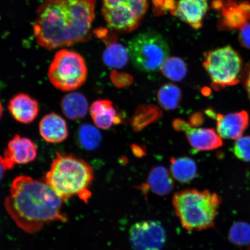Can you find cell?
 <instances>
[{
  "mask_svg": "<svg viewBox=\"0 0 250 250\" xmlns=\"http://www.w3.org/2000/svg\"><path fill=\"white\" fill-rule=\"evenodd\" d=\"M95 0H45L33 26L40 46L54 49L88 38L95 19Z\"/></svg>",
  "mask_w": 250,
  "mask_h": 250,
  "instance_id": "1",
  "label": "cell"
},
{
  "mask_svg": "<svg viewBox=\"0 0 250 250\" xmlns=\"http://www.w3.org/2000/svg\"><path fill=\"white\" fill-rule=\"evenodd\" d=\"M63 202L45 181L20 176L12 181L5 208L19 227L34 233L50 222L66 221L62 212Z\"/></svg>",
  "mask_w": 250,
  "mask_h": 250,
  "instance_id": "2",
  "label": "cell"
},
{
  "mask_svg": "<svg viewBox=\"0 0 250 250\" xmlns=\"http://www.w3.org/2000/svg\"><path fill=\"white\" fill-rule=\"evenodd\" d=\"M93 179V168L86 161L74 155L56 152L44 181L64 202L78 196L87 202Z\"/></svg>",
  "mask_w": 250,
  "mask_h": 250,
  "instance_id": "3",
  "label": "cell"
},
{
  "mask_svg": "<svg viewBox=\"0 0 250 250\" xmlns=\"http://www.w3.org/2000/svg\"><path fill=\"white\" fill-rule=\"evenodd\" d=\"M222 200L209 190L186 189L175 193L172 198L175 214L189 232L214 227Z\"/></svg>",
  "mask_w": 250,
  "mask_h": 250,
  "instance_id": "4",
  "label": "cell"
},
{
  "mask_svg": "<svg viewBox=\"0 0 250 250\" xmlns=\"http://www.w3.org/2000/svg\"><path fill=\"white\" fill-rule=\"evenodd\" d=\"M203 66L213 89L220 90L240 83L243 67L241 56L232 46H226L205 53Z\"/></svg>",
  "mask_w": 250,
  "mask_h": 250,
  "instance_id": "5",
  "label": "cell"
},
{
  "mask_svg": "<svg viewBox=\"0 0 250 250\" xmlns=\"http://www.w3.org/2000/svg\"><path fill=\"white\" fill-rule=\"evenodd\" d=\"M48 77L52 85L62 92L75 91L85 83L87 68L80 54L68 49L56 53L49 67Z\"/></svg>",
  "mask_w": 250,
  "mask_h": 250,
  "instance_id": "6",
  "label": "cell"
},
{
  "mask_svg": "<svg viewBox=\"0 0 250 250\" xmlns=\"http://www.w3.org/2000/svg\"><path fill=\"white\" fill-rule=\"evenodd\" d=\"M127 50L134 66L145 73L157 71L169 55L167 40L155 31L134 36L128 43Z\"/></svg>",
  "mask_w": 250,
  "mask_h": 250,
  "instance_id": "7",
  "label": "cell"
},
{
  "mask_svg": "<svg viewBox=\"0 0 250 250\" xmlns=\"http://www.w3.org/2000/svg\"><path fill=\"white\" fill-rule=\"evenodd\" d=\"M148 6V0H103L102 14L112 30L130 32L139 26Z\"/></svg>",
  "mask_w": 250,
  "mask_h": 250,
  "instance_id": "8",
  "label": "cell"
},
{
  "mask_svg": "<svg viewBox=\"0 0 250 250\" xmlns=\"http://www.w3.org/2000/svg\"><path fill=\"white\" fill-rule=\"evenodd\" d=\"M167 235L161 223L155 220L137 222L129 230V240L134 250H161Z\"/></svg>",
  "mask_w": 250,
  "mask_h": 250,
  "instance_id": "9",
  "label": "cell"
},
{
  "mask_svg": "<svg viewBox=\"0 0 250 250\" xmlns=\"http://www.w3.org/2000/svg\"><path fill=\"white\" fill-rule=\"evenodd\" d=\"M211 7L220 12L218 28L221 30L239 31L250 22V2L214 0Z\"/></svg>",
  "mask_w": 250,
  "mask_h": 250,
  "instance_id": "10",
  "label": "cell"
},
{
  "mask_svg": "<svg viewBox=\"0 0 250 250\" xmlns=\"http://www.w3.org/2000/svg\"><path fill=\"white\" fill-rule=\"evenodd\" d=\"M173 127L177 131L185 133L190 146L198 151H211L223 145V139L210 128L192 127L181 119H176L173 122Z\"/></svg>",
  "mask_w": 250,
  "mask_h": 250,
  "instance_id": "11",
  "label": "cell"
},
{
  "mask_svg": "<svg viewBox=\"0 0 250 250\" xmlns=\"http://www.w3.org/2000/svg\"><path fill=\"white\" fill-rule=\"evenodd\" d=\"M38 154V147L32 140L17 134L8 143L7 148L1 155L7 169L16 165H26L33 162Z\"/></svg>",
  "mask_w": 250,
  "mask_h": 250,
  "instance_id": "12",
  "label": "cell"
},
{
  "mask_svg": "<svg viewBox=\"0 0 250 250\" xmlns=\"http://www.w3.org/2000/svg\"><path fill=\"white\" fill-rule=\"evenodd\" d=\"M206 114L216 121L217 133L222 139H238L249 126V115L246 111L222 114L208 109Z\"/></svg>",
  "mask_w": 250,
  "mask_h": 250,
  "instance_id": "13",
  "label": "cell"
},
{
  "mask_svg": "<svg viewBox=\"0 0 250 250\" xmlns=\"http://www.w3.org/2000/svg\"><path fill=\"white\" fill-rule=\"evenodd\" d=\"M208 9V0H179L171 14L195 30L201 29Z\"/></svg>",
  "mask_w": 250,
  "mask_h": 250,
  "instance_id": "14",
  "label": "cell"
},
{
  "mask_svg": "<svg viewBox=\"0 0 250 250\" xmlns=\"http://www.w3.org/2000/svg\"><path fill=\"white\" fill-rule=\"evenodd\" d=\"M8 109L12 117L23 124L32 123L39 114L38 101L26 93H18L9 102Z\"/></svg>",
  "mask_w": 250,
  "mask_h": 250,
  "instance_id": "15",
  "label": "cell"
},
{
  "mask_svg": "<svg viewBox=\"0 0 250 250\" xmlns=\"http://www.w3.org/2000/svg\"><path fill=\"white\" fill-rule=\"evenodd\" d=\"M39 132L40 136L47 143H62L68 136L66 121L55 112L46 114L40 122Z\"/></svg>",
  "mask_w": 250,
  "mask_h": 250,
  "instance_id": "16",
  "label": "cell"
},
{
  "mask_svg": "<svg viewBox=\"0 0 250 250\" xmlns=\"http://www.w3.org/2000/svg\"><path fill=\"white\" fill-rule=\"evenodd\" d=\"M105 32V30H97V34L104 41L106 45L103 55V61L109 67L117 69L123 68L129 60V52L127 49L117 42L114 36H107Z\"/></svg>",
  "mask_w": 250,
  "mask_h": 250,
  "instance_id": "17",
  "label": "cell"
},
{
  "mask_svg": "<svg viewBox=\"0 0 250 250\" xmlns=\"http://www.w3.org/2000/svg\"><path fill=\"white\" fill-rule=\"evenodd\" d=\"M90 116L97 127L103 130L109 129L114 124L121 123V118L118 115L112 103L108 100H98L89 108Z\"/></svg>",
  "mask_w": 250,
  "mask_h": 250,
  "instance_id": "18",
  "label": "cell"
},
{
  "mask_svg": "<svg viewBox=\"0 0 250 250\" xmlns=\"http://www.w3.org/2000/svg\"><path fill=\"white\" fill-rule=\"evenodd\" d=\"M174 187V179L170 172L162 166H156L150 170L147 183L142 189H148L155 195L165 196L169 195Z\"/></svg>",
  "mask_w": 250,
  "mask_h": 250,
  "instance_id": "19",
  "label": "cell"
},
{
  "mask_svg": "<svg viewBox=\"0 0 250 250\" xmlns=\"http://www.w3.org/2000/svg\"><path fill=\"white\" fill-rule=\"evenodd\" d=\"M61 107L65 117L75 121L86 116L89 104L86 97L82 93L73 91L65 94L62 97Z\"/></svg>",
  "mask_w": 250,
  "mask_h": 250,
  "instance_id": "20",
  "label": "cell"
},
{
  "mask_svg": "<svg viewBox=\"0 0 250 250\" xmlns=\"http://www.w3.org/2000/svg\"><path fill=\"white\" fill-rule=\"evenodd\" d=\"M170 173L173 179L183 184L188 183L195 179L197 174L195 162L188 157L171 158Z\"/></svg>",
  "mask_w": 250,
  "mask_h": 250,
  "instance_id": "21",
  "label": "cell"
},
{
  "mask_svg": "<svg viewBox=\"0 0 250 250\" xmlns=\"http://www.w3.org/2000/svg\"><path fill=\"white\" fill-rule=\"evenodd\" d=\"M160 109L156 106L145 105L140 106L134 113L131 124L134 130H142L149 124L154 123L162 116Z\"/></svg>",
  "mask_w": 250,
  "mask_h": 250,
  "instance_id": "22",
  "label": "cell"
},
{
  "mask_svg": "<svg viewBox=\"0 0 250 250\" xmlns=\"http://www.w3.org/2000/svg\"><path fill=\"white\" fill-rule=\"evenodd\" d=\"M160 70L166 77L174 82L183 80L188 71L185 62L176 56L166 59L161 65Z\"/></svg>",
  "mask_w": 250,
  "mask_h": 250,
  "instance_id": "23",
  "label": "cell"
},
{
  "mask_svg": "<svg viewBox=\"0 0 250 250\" xmlns=\"http://www.w3.org/2000/svg\"><path fill=\"white\" fill-rule=\"evenodd\" d=\"M182 93L179 87L174 84L162 85L158 92V101L162 108L167 110H173L179 106Z\"/></svg>",
  "mask_w": 250,
  "mask_h": 250,
  "instance_id": "24",
  "label": "cell"
},
{
  "mask_svg": "<svg viewBox=\"0 0 250 250\" xmlns=\"http://www.w3.org/2000/svg\"><path fill=\"white\" fill-rule=\"evenodd\" d=\"M78 139L83 148L93 151L101 145L102 136L96 127L90 124H84L78 129Z\"/></svg>",
  "mask_w": 250,
  "mask_h": 250,
  "instance_id": "25",
  "label": "cell"
},
{
  "mask_svg": "<svg viewBox=\"0 0 250 250\" xmlns=\"http://www.w3.org/2000/svg\"><path fill=\"white\" fill-rule=\"evenodd\" d=\"M229 239L233 245L245 246L250 245V225L246 222L239 221L230 228Z\"/></svg>",
  "mask_w": 250,
  "mask_h": 250,
  "instance_id": "26",
  "label": "cell"
},
{
  "mask_svg": "<svg viewBox=\"0 0 250 250\" xmlns=\"http://www.w3.org/2000/svg\"><path fill=\"white\" fill-rule=\"evenodd\" d=\"M233 152L237 159L243 162H250V136H242L236 140Z\"/></svg>",
  "mask_w": 250,
  "mask_h": 250,
  "instance_id": "27",
  "label": "cell"
},
{
  "mask_svg": "<svg viewBox=\"0 0 250 250\" xmlns=\"http://www.w3.org/2000/svg\"><path fill=\"white\" fill-rule=\"evenodd\" d=\"M111 78L114 85L119 87L129 85L133 80L129 75L118 73L116 71L112 72Z\"/></svg>",
  "mask_w": 250,
  "mask_h": 250,
  "instance_id": "28",
  "label": "cell"
},
{
  "mask_svg": "<svg viewBox=\"0 0 250 250\" xmlns=\"http://www.w3.org/2000/svg\"><path fill=\"white\" fill-rule=\"evenodd\" d=\"M238 39L240 45L250 50V22L239 31Z\"/></svg>",
  "mask_w": 250,
  "mask_h": 250,
  "instance_id": "29",
  "label": "cell"
},
{
  "mask_svg": "<svg viewBox=\"0 0 250 250\" xmlns=\"http://www.w3.org/2000/svg\"><path fill=\"white\" fill-rule=\"evenodd\" d=\"M203 123V115L200 112H196L194 114L191 115V117L189 118V125L192 127H195L199 126Z\"/></svg>",
  "mask_w": 250,
  "mask_h": 250,
  "instance_id": "30",
  "label": "cell"
},
{
  "mask_svg": "<svg viewBox=\"0 0 250 250\" xmlns=\"http://www.w3.org/2000/svg\"><path fill=\"white\" fill-rule=\"evenodd\" d=\"M242 78L246 92L248 93L249 98L250 100V64L248 65V68H247V70L245 71Z\"/></svg>",
  "mask_w": 250,
  "mask_h": 250,
  "instance_id": "31",
  "label": "cell"
},
{
  "mask_svg": "<svg viewBox=\"0 0 250 250\" xmlns=\"http://www.w3.org/2000/svg\"><path fill=\"white\" fill-rule=\"evenodd\" d=\"M132 151L134 153V154L138 157H141V156H143L145 154V151H144L143 148L140 147V146L134 145L132 146Z\"/></svg>",
  "mask_w": 250,
  "mask_h": 250,
  "instance_id": "32",
  "label": "cell"
},
{
  "mask_svg": "<svg viewBox=\"0 0 250 250\" xmlns=\"http://www.w3.org/2000/svg\"><path fill=\"white\" fill-rule=\"evenodd\" d=\"M8 170L4 162H3L1 155H0V181L4 177L5 172Z\"/></svg>",
  "mask_w": 250,
  "mask_h": 250,
  "instance_id": "33",
  "label": "cell"
},
{
  "mask_svg": "<svg viewBox=\"0 0 250 250\" xmlns=\"http://www.w3.org/2000/svg\"><path fill=\"white\" fill-rule=\"evenodd\" d=\"M3 114V106L1 101H0V119L1 118Z\"/></svg>",
  "mask_w": 250,
  "mask_h": 250,
  "instance_id": "34",
  "label": "cell"
},
{
  "mask_svg": "<svg viewBox=\"0 0 250 250\" xmlns=\"http://www.w3.org/2000/svg\"><path fill=\"white\" fill-rule=\"evenodd\" d=\"M248 250H250V248H249Z\"/></svg>",
  "mask_w": 250,
  "mask_h": 250,
  "instance_id": "35",
  "label": "cell"
}]
</instances>
